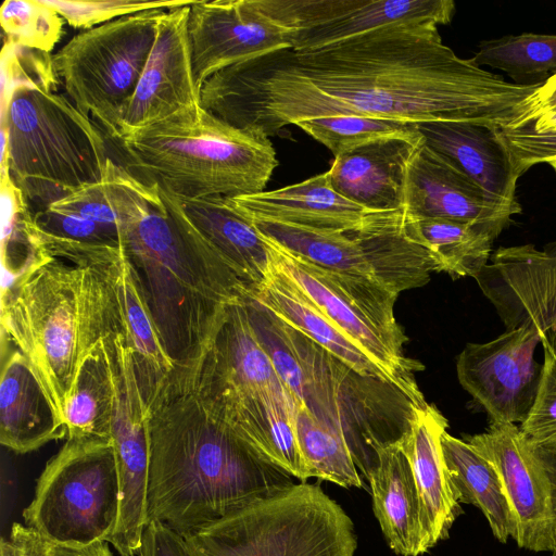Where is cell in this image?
<instances>
[{
  "label": "cell",
  "instance_id": "cell-31",
  "mask_svg": "<svg viewBox=\"0 0 556 556\" xmlns=\"http://www.w3.org/2000/svg\"><path fill=\"white\" fill-rule=\"evenodd\" d=\"M442 452L459 503L478 507L496 540L506 543L515 534V520L492 464L464 439L444 432Z\"/></svg>",
  "mask_w": 556,
  "mask_h": 556
},
{
  "label": "cell",
  "instance_id": "cell-50",
  "mask_svg": "<svg viewBox=\"0 0 556 556\" xmlns=\"http://www.w3.org/2000/svg\"><path fill=\"white\" fill-rule=\"evenodd\" d=\"M556 440V432L554 434H552L549 438H547L546 440L542 441V442H538V443H543V442H548V441H554ZM536 444V443H534Z\"/></svg>",
  "mask_w": 556,
  "mask_h": 556
},
{
  "label": "cell",
  "instance_id": "cell-28",
  "mask_svg": "<svg viewBox=\"0 0 556 556\" xmlns=\"http://www.w3.org/2000/svg\"><path fill=\"white\" fill-rule=\"evenodd\" d=\"M375 516L390 548L401 556L427 552L421 504L402 444L383 450L368 475Z\"/></svg>",
  "mask_w": 556,
  "mask_h": 556
},
{
  "label": "cell",
  "instance_id": "cell-12",
  "mask_svg": "<svg viewBox=\"0 0 556 556\" xmlns=\"http://www.w3.org/2000/svg\"><path fill=\"white\" fill-rule=\"evenodd\" d=\"M265 239L271 261L415 405L426 407L428 403L415 379L424 365L405 356L407 337L394 316L399 294L379 282L323 268Z\"/></svg>",
  "mask_w": 556,
  "mask_h": 556
},
{
  "label": "cell",
  "instance_id": "cell-51",
  "mask_svg": "<svg viewBox=\"0 0 556 556\" xmlns=\"http://www.w3.org/2000/svg\"><path fill=\"white\" fill-rule=\"evenodd\" d=\"M553 168L554 170L556 172V161H553L551 163H548Z\"/></svg>",
  "mask_w": 556,
  "mask_h": 556
},
{
  "label": "cell",
  "instance_id": "cell-22",
  "mask_svg": "<svg viewBox=\"0 0 556 556\" xmlns=\"http://www.w3.org/2000/svg\"><path fill=\"white\" fill-rule=\"evenodd\" d=\"M424 142L476 181L501 204L522 211L516 199L521 176L498 127L465 122L417 124Z\"/></svg>",
  "mask_w": 556,
  "mask_h": 556
},
{
  "label": "cell",
  "instance_id": "cell-14",
  "mask_svg": "<svg viewBox=\"0 0 556 556\" xmlns=\"http://www.w3.org/2000/svg\"><path fill=\"white\" fill-rule=\"evenodd\" d=\"M289 48L312 51L389 26L448 24L452 0H256Z\"/></svg>",
  "mask_w": 556,
  "mask_h": 556
},
{
  "label": "cell",
  "instance_id": "cell-30",
  "mask_svg": "<svg viewBox=\"0 0 556 556\" xmlns=\"http://www.w3.org/2000/svg\"><path fill=\"white\" fill-rule=\"evenodd\" d=\"M124 331L134 355L135 370L147 409L174 370L146 300L140 279L124 251L109 265Z\"/></svg>",
  "mask_w": 556,
  "mask_h": 556
},
{
  "label": "cell",
  "instance_id": "cell-7",
  "mask_svg": "<svg viewBox=\"0 0 556 556\" xmlns=\"http://www.w3.org/2000/svg\"><path fill=\"white\" fill-rule=\"evenodd\" d=\"M176 368L240 438L295 479H308L295 432L296 400L262 346L244 303L228 308L202 357Z\"/></svg>",
  "mask_w": 556,
  "mask_h": 556
},
{
  "label": "cell",
  "instance_id": "cell-27",
  "mask_svg": "<svg viewBox=\"0 0 556 556\" xmlns=\"http://www.w3.org/2000/svg\"><path fill=\"white\" fill-rule=\"evenodd\" d=\"M289 324L348 366L368 377L393 383L390 376L370 359L270 258L262 282L249 296ZM394 384V383H393Z\"/></svg>",
  "mask_w": 556,
  "mask_h": 556
},
{
  "label": "cell",
  "instance_id": "cell-1",
  "mask_svg": "<svg viewBox=\"0 0 556 556\" xmlns=\"http://www.w3.org/2000/svg\"><path fill=\"white\" fill-rule=\"evenodd\" d=\"M542 84L509 83L459 58L438 26L402 25L235 64L203 84L200 100L224 122L265 137L330 115L515 128L534 117Z\"/></svg>",
  "mask_w": 556,
  "mask_h": 556
},
{
  "label": "cell",
  "instance_id": "cell-41",
  "mask_svg": "<svg viewBox=\"0 0 556 556\" xmlns=\"http://www.w3.org/2000/svg\"><path fill=\"white\" fill-rule=\"evenodd\" d=\"M58 83L52 55L5 42L2 50V94L18 85L55 91Z\"/></svg>",
  "mask_w": 556,
  "mask_h": 556
},
{
  "label": "cell",
  "instance_id": "cell-8",
  "mask_svg": "<svg viewBox=\"0 0 556 556\" xmlns=\"http://www.w3.org/2000/svg\"><path fill=\"white\" fill-rule=\"evenodd\" d=\"M2 100L1 166L28 203L42 210L102 180L110 159L103 134L67 97L18 85Z\"/></svg>",
  "mask_w": 556,
  "mask_h": 556
},
{
  "label": "cell",
  "instance_id": "cell-24",
  "mask_svg": "<svg viewBox=\"0 0 556 556\" xmlns=\"http://www.w3.org/2000/svg\"><path fill=\"white\" fill-rule=\"evenodd\" d=\"M422 137H390L334 156L328 170L336 191L374 212L403 206L407 163Z\"/></svg>",
  "mask_w": 556,
  "mask_h": 556
},
{
  "label": "cell",
  "instance_id": "cell-48",
  "mask_svg": "<svg viewBox=\"0 0 556 556\" xmlns=\"http://www.w3.org/2000/svg\"><path fill=\"white\" fill-rule=\"evenodd\" d=\"M533 101L535 116L540 114H556V74L549 76L540 86Z\"/></svg>",
  "mask_w": 556,
  "mask_h": 556
},
{
  "label": "cell",
  "instance_id": "cell-43",
  "mask_svg": "<svg viewBox=\"0 0 556 556\" xmlns=\"http://www.w3.org/2000/svg\"><path fill=\"white\" fill-rule=\"evenodd\" d=\"M34 214L37 227L45 233L87 244L122 245L117 226L102 225L48 207Z\"/></svg>",
  "mask_w": 556,
  "mask_h": 556
},
{
  "label": "cell",
  "instance_id": "cell-11",
  "mask_svg": "<svg viewBox=\"0 0 556 556\" xmlns=\"http://www.w3.org/2000/svg\"><path fill=\"white\" fill-rule=\"evenodd\" d=\"M119 485L111 439L67 438L40 473L25 525L54 544L86 545L114 531Z\"/></svg>",
  "mask_w": 556,
  "mask_h": 556
},
{
  "label": "cell",
  "instance_id": "cell-38",
  "mask_svg": "<svg viewBox=\"0 0 556 556\" xmlns=\"http://www.w3.org/2000/svg\"><path fill=\"white\" fill-rule=\"evenodd\" d=\"M0 24L8 41L50 53L60 41L63 17L43 0H7Z\"/></svg>",
  "mask_w": 556,
  "mask_h": 556
},
{
  "label": "cell",
  "instance_id": "cell-19",
  "mask_svg": "<svg viewBox=\"0 0 556 556\" xmlns=\"http://www.w3.org/2000/svg\"><path fill=\"white\" fill-rule=\"evenodd\" d=\"M188 37L197 88L215 73L280 49L289 48L285 31L256 0L194 1Z\"/></svg>",
  "mask_w": 556,
  "mask_h": 556
},
{
  "label": "cell",
  "instance_id": "cell-21",
  "mask_svg": "<svg viewBox=\"0 0 556 556\" xmlns=\"http://www.w3.org/2000/svg\"><path fill=\"white\" fill-rule=\"evenodd\" d=\"M402 208L409 219L445 218L502 230L521 213L494 200L424 140L407 163Z\"/></svg>",
  "mask_w": 556,
  "mask_h": 556
},
{
  "label": "cell",
  "instance_id": "cell-5",
  "mask_svg": "<svg viewBox=\"0 0 556 556\" xmlns=\"http://www.w3.org/2000/svg\"><path fill=\"white\" fill-rule=\"evenodd\" d=\"M251 325L278 375L308 413L338 434L366 478L379 454L401 445L418 407L395 384L361 375L255 300Z\"/></svg>",
  "mask_w": 556,
  "mask_h": 556
},
{
  "label": "cell",
  "instance_id": "cell-35",
  "mask_svg": "<svg viewBox=\"0 0 556 556\" xmlns=\"http://www.w3.org/2000/svg\"><path fill=\"white\" fill-rule=\"evenodd\" d=\"M471 61L505 72L516 84L547 79V74H556V35L522 33L482 40Z\"/></svg>",
  "mask_w": 556,
  "mask_h": 556
},
{
  "label": "cell",
  "instance_id": "cell-46",
  "mask_svg": "<svg viewBox=\"0 0 556 556\" xmlns=\"http://www.w3.org/2000/svg\"><path fill=\"white\" fill-rule=\"evenodd\" d=\"M139 556H189L182 538L159 521H149Z\"/></svg>",
  "mask_w": 556,
  "mask_h": 556
},
{
  "label": "cell",
  "instance_id": "cell-13",
  "mask_svg": "<svg viewBox=\"0 0 556 556\" xmlns=\"http://www.w3.org/2000/svg\"><path fill=\"white\" fill-rule=\"evenodd\" d=\"M251 223L266 238L323 268L379 282L397 294L426 285L434 271L433 258L410 233L403 208L370 212L353 231Z\"/></svg>",
  "mask_w": 556,
  "mask_h": 556
},
{
  "label": "cell",
  "instance_id": "cell-18",
  "mask_svg": "<svg viewBox=\"0 0 556 556\" xmlns=\"http://www.w3.org/2000/svg\"><path fill=\"white\" fill-rule=\"evenodd\" d=\"M475 279L506 330L534 327L556 350V241L500 247Z\"/></svg>",
  "mask_w": 556,
  "mask_h": 556
},
{
  "label": "cell",
  "instance_id": "cell-37",
  "mask_svg": "<svg viewBox=\"0 0 556 556\" xmlns=\"http://www.w3.org/2000/svg\"><path fill=\"white\" fill-rule=\"evenodd\" d=\"M337 156L359 146L390 137H421L417 124L362 115H330L295 124Z\"/></svg>",
  "mask_w": 556,
  "mask_h": 556
},
{
  "label": "cell",
  "instance_id": "cell-4",
  "mask_svg": "<svg viewBox=\"0 0 556 556\" xmlns=\"http://www.w3.org/2000/svg\"><path fill=\"white\" fill-rule=\"evenodd\" d=\"M114 258L85 267L52 257L1 291L2 336L25 356L64 425L84 359L102 339L125 333L109 273Z\"/></svg>",
  "mask_w": 556,
  "mask_h": 556
},
{
  "label": "cell",
  "instance_id": "cell-6",
  "mask_svg": "<svg viewBox=\"0 0 556 556\" xmlns=\"http://www.w3.org/2000/svg\"><path fill=\"white\" fill-rule=\"evenodd\" d=\"M116 142L127 172L182 198L262 192L278 165L268 137L237 128L201 104Z\"/></svg>",
  "mask_w": 556,
  "mask_h": 556
},
{
  "label": "cell",
  "instance_id": "cell-17",
  "mask_svg": "<svg viewBox=\"0 0 556 556\" xmlns=\"http://www.w3.org/2000/svg\"><path fill=\"white\" fill-rule=\"evenodd\" d=\"M540 342L536 329L522 325L489 342L467 343L458 355V381L490 421L522 424L528 417L542 368L534 361Z\"/></svg>",
  "mask_w": 556,
  "mask_h": 556
},
{
  "label": "cell",
  "instance_id": "cell-49",
  "mask_svg": "<svg viewBox=\"0 0 556 556\" xmlns=\"http://www.w3.org/2000/svg\"><path fill=\"white\" fill-rule=\"evenodd\" d=\"M531 446L551 478L556 513V440L536 444L531 443ZM552 556H556V547L553 551Z\"/></svg>",
  "mask_w": 556,
  "mask_h": 556
},
{
  "label": "cell",
  "instance_id": "cell-34",
  "mask_svg": "<svg viewBox=\"0 0 556 556\" xmlns=\"http://www.w3.org/2000/svg\"><path fill=\"white\" fill-rule=\"evenodd\" d=\"M1 206L2 288H7L30 269L52 257L42 244L29 203L3 166H1Z\"/></svg>",
  "mask_w": 556,
  "mask_h": 556
},
{
  "label": "cell",
  "instance_id": "cell-44",
  "mask_svg": "<svg viewBox=\"0 0 556 556\" xmlns=\"http://www.w3.org/2000/svg\"><path fill=\"white\" fill-rule=\"evenodd\" d=\"M47 207L74 214L102 225L118 227L117 217L106 197L103 180L85 185Z\"/></svg>",
  "mask_w": 556,
  "mask_h": 556
},
{
  "label": "cell",
  "instance_id": "cell-26",
  "mask_svg": "<svg viewBox=\"0 0 556 556\" xmlns=\"http://www.w3.org/2000/svg\"><path fill=\"white\" fill-rule=\"evenodd\" d=\"M64 437H67L66 426L55 414L25 356L17 349L2 351L1 444L24 454Z\"/></svg>",
  "mask_w": 556,
  "mask_h": 556
},
{
  "label": "cell",
  "instance_id": "cell-9",
  "mask_svg": "<svg viewBox=\"0 0 556 556\" xmlns=\"http://www.w3.org/2000/svg\"><path fill=\"white\" fill-rule=\"evenodd\" d=\"M189 556H354L344 509L319 484L299 482L184 539Z\"/></svg>",
  "mask_w": 556,
  "mask_h": 556
},
{
  "label": "cell",
  "instance_id": "cell-10",
  "mask_svg": "<svg viewBox=\"0 0 556 556\" xmlns=\"http://www.w3.org/2000/svg\"><path fill=\"white\" fill-rule=\"evenodd\" d=\"M165 12L147 10L84 30L52 55L66 97L113 140Z\"/></svg>",
  "mask_w": 556,
  "mask_h": 556
},
{
  "label": "cell",
  "instance_id": "cell-39",
  "mask_svg": "<svg viewBox=\"0 0 556 556\" xmlns=\"http://www.w3.org/2000/svg\"><path fill=\"white\" fill-rule=\"evenodd\" d=\"M54 9L71 26L90 29L113 20L152 9H173L190 5L194 0H43Z\"/></svg>",
  "mask_w": 556,
  "mask_h": 556
},
{
  "label": "cell",
  "instance_id": "cell-33",
  "mask_svg": "<svg viewBox=\"0 0 556 556\" xmlns=\"http://www.w3.org/2000/svg\"><path fill=\"white\" fill-rule=\"evenodd\" d=\"M109 337L90 351L80 366L64 413L67 438L111 439L115 388Z\"/></svg>",
  "mask_w": 556,
  "mask_h": 556
},
{
  "label": "cell",
  "instance_id": "cell-42",
  "mask_svg": "<svg viewBox=\"0 0 556 556\" xmlns=\"http://www.w3.org/2000/svg\"><path fill=\"white\" fill-rule=\"evenodd\" d=\"M544 362L533 405L520 430L531 443L546 440L556 432V350L541 341Z\"/></svg>",
  "mask_w": 556,
  "mask_h": 556
},
{
  "label": "cell",
  "instance_id": "cell-23",
  "mask_svg": "<svg viewBox=\"0 0 556 556\" xmlns=\"http://www.w3.org/2000/svg\"><path fill=\"white\" fill-rule=\"evenodd\" d=\"M229 199L233 207L250 222H271L321 230H356L374 212L336 191L328 170L283 188Z\"/></svg>",
  "mask_w": 556,
  "mask_h": 556
},
{
  "label": "cell",
  "instance_id": "cell-40",
  "mask_svg": "<svg viewBox=\"0 0 556 556\" xmlns=\"http://www.w3.org/2000/svg\"><path fill=\"white\" fill-rule=\"evenodd\" d=\"M500 134L521 176L535 164L556 161V114H540Z\"/></svg>",
  "mask_w": 556,
  "mask_h": 556
},
{
  "label": "cell",
  "instance_id": "cell-16",
  "mask_svg": "<svg viewBox=\"0 0 556 556\" xmlns=\"http://www.w3.org/2000/svg\"><path fill=\"white\" fill-rule=\"evenodd\" d=\"M464 440L497 472L515 520L513 539L532 552L556 547L553 484L529 438L516 424L490 421L484 432Z\"/></svg>",
  "mask_w": 556,
  "mask_h": 556
},
{
  "label": "cell",
  "instance_id": "cell-20",
  "mask_svg": "<svg viewBox=\"0 0 556 556\" xmlns=\"http://www.w3.org/2000/svg\"><path fill=\"white\" fill-rule=\"evenodd\" d=\"M190 5L166 10L161 18L136 91L122 114L115 141L201 104L188 37Z\"/></svg>",
  "mask_w": 556,
  "mask_h": 556
},
{
  "label": "cell",
  "instance_id": "cell-2",
  "mask_svg": "<svg viewBox=\"0 0 556 556\" xmlns=\"http://www.w3.org/2000/svg\"><path fill=\"white\" fill-rule=\"evenodd\" d=\"M102 180L163 345L175 367H188L207 351L228 308L245 303L251 289L174 194L139 181L112 159Z\"/></svg>",
  "mask_w": 556,
  "mask_h": 556
},
{
  "label": "cell",
  "instance_id": "cell-15",
  "mask_svg": "<svg viewBox=\"0 0 556 556\" xmlns=\"http://www.w3.org/2000/svg\"><path fill=\"white\" fill-rule=\"evenodd\" d=\"M115 402L111 427L118 485L116 527L106 540L121 556L139 553L148 525L150 444L147 410L139 390L134 355L123 332L108 339Z\"/></svg>",
  "mask_w": 556,
  "mask_h": 556
},
{
  "label": "cell",
  "instance_id": "cell-29",
  "mask_svg": "<svg viewBox=\"0 0 556 556\" xmlns=\"http://www.w3.org/2000/svg\"><path fill=\"white\" fill-rule=\"evenodd\" d=\"M174 197L208 244L251 291L255 289L269 266V245L265 237L227 197Z\"/></svg>",
  "mask_w": 556,
  "mask_h": 556
},
{
  "label": "cell",
  "instance_id": "cell-3",
  "mask_svg": "<svg viewBox=\"0 0 556 556\" xmlns=\"http://www.w3.org/2000/svg\"><path fill=\"white\" fill-rule=\"evenodd\" d=\"M148 522L186 539L295 478L240 438L174 368L147 408Z\"/></svg>",
  "mask_w": 556,
  "mask_h": 556
},
{
  "label": "cell",
  "instance_id": "cell-25",
  "mask_svg": "<svg viewBox=\"0 0 556 556\" xmlns=\"http://www.w3.org/2000/svg\"><path fill=\"white\" fill-rule=\"evenodd\" d=\"M447 427V419L435 406L428 404L416 409L409 434L402 443L421 504L427 552L448 536L462 514L441 445Z\"/></svg>",
  "mask_w": 556,
  "mask_h": 556
},
{
  "label": "cell",
  "instance_id": "cell-45",
  "mask_svg": "<svg viewBox=\"0 0 556 556\" xmlns=\"http://www.w3.org/2000/svg\"><path fill=\"white\" fill-rule=\"evenodd\" d=\"M53 542L34 528L14 522L8 539H1V556H48Z\"/></svg>",
  "mask_w": 556,
  "mask_h": 556
},
{
  "label": "cell",
  "instance_id": "cell-47",
  "mask_svg": "<svg viewBox=\"0 0 556 556\" xmlns=\"http://www.w3.org/2000/svg\"><path fill=\"white\" fill-rule=\"evenodd\" d=\"M109 542L99 540L86 545L52 544L48 556H113Z\"/></svg>",
  "mask_w": 556,
  "mask_h": 556
},
{
  "label": "cell",
  "instance_id": "cell-32",
  "mask_svg": "<svg viewBox=\"0 0 556 556\" xmlns=\"http://www.w3.org/2000/svg\"><path fill=\"white\" fill-rule=\"evenodd\" d=\"M407 218V217H406ZM414 237L433 255L438 273L476 278L489 263L501 228L445 218H407Z\"/></svg>",
  "mask_w": 556,
  "mask_h": 556
},
{
  "label": "cell",
  "instance_id": "cell-36",
  "mask_svg": "<svg viewBox=\"0 0 556 556\" xmlns=\"http://www.w3.org/2000/svg\"><path fill=\"white\" fill-rule=\"evenodd\" d=\"M295 432L311 478L330 481L343 488L364 486L363 477L345 442L318 422L298 400Z\"/></svg>",
  "mask_w": 556,
  "mask_h": 556
}]
</instances>
